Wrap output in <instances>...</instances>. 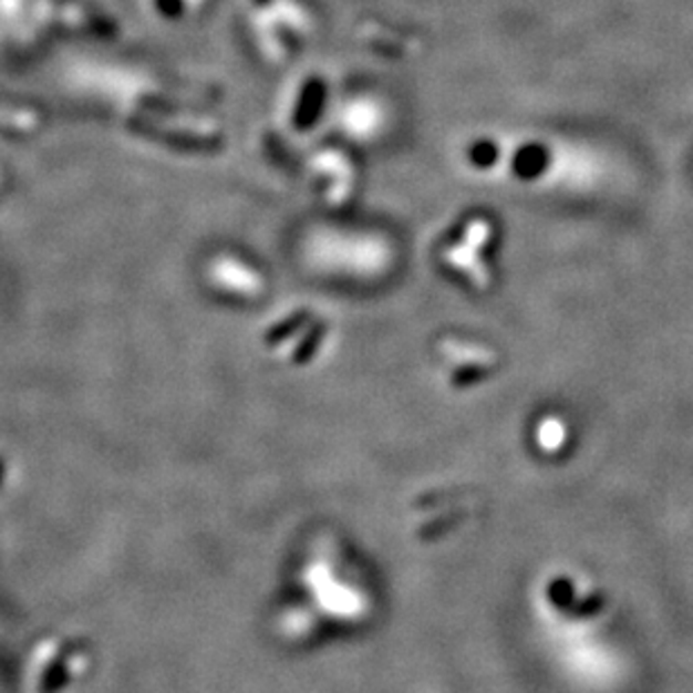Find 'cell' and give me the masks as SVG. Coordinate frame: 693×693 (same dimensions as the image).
<instances>
[{
    "mask_svg": "<svg viewBox=\"0 0 693 693\" xmlns=\"http://www.w3.org/2000/svg\"><path fill=\"white\" fill-rule=\"evenodd\" d=\"M489 234H492V227L487 220H474L467 227L463 242L456 245V249H452L447 256L452 268L461 270L478 288L487 286V270H485L480 254L489 240Z\"/></svg>",
    "mask_w": 693,
    "mask_h": 693,
    "instance_id": "6da1fadb",
    "label": "cell"
},
{
    "mask_svg": "<svg viewBox=\"0 0 693 693\" xmlns=\"http://www.w3.org/2000/svg\"><path fill=\"white\" fill-rule=\"evenodd\" d=\"M563 438H566V428H563V424H561L559 420H546V422L541 424V428H539V443H541V447H544L546 452L559 449L561 443H563Z\"/></svg>",
    "mask_w": 693,
    "mask_h": 693,
    "instance_id": "7a4b0ae2",
    "label": "cell"
}]
</instances>
